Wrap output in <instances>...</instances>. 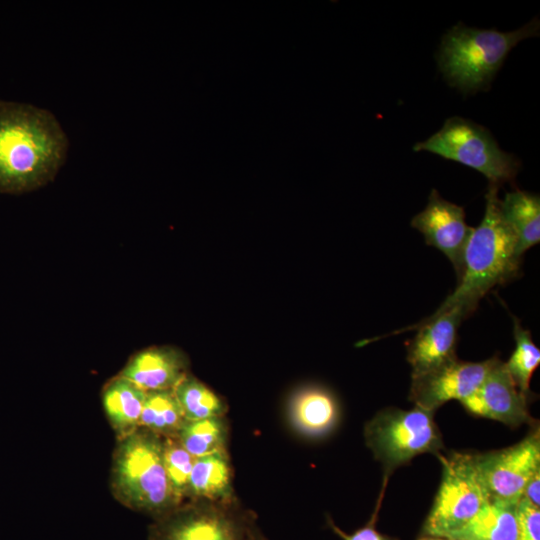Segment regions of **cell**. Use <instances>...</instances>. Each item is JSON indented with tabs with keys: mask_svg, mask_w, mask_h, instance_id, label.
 Instances as JSON below:
<instances>
[{
	"mask_svg": "<svg viewBox=\"0 0 540 540\" xmlns=\"http://www.w3.org/2000/svg\"><path fill=\"white\" fill-rule=\"evenodd\" d=\"M68 146L65 131L49 110L0 100V193H25L52 181Z\"/></svg>",
	"mask_w": 540,
	"mask_h": 540,
	"instance_id": "cell-1",
	"label": "cell"
},
{
	"mask_svg": "<svg viewBox=\"0 0 540 540\" xmlns=\"http://www.w3.org/2000/svg\"><path fill=\"white\" fill-rule=\"evenodd\" d=\"M498 188L488 186L484 216L466 245L457 286L437 311L458 307L469 316L489 290L519 273L521 259L516 255L515 236L501 214Z\"/></svg>",
	"mask_w": 540,
	"mask_h": 540,
	"instance_id": "cell-2",
	"label": "cell"
},
{
	"mask_svg": "<svg viewBox=\"0 0 540 540\" xmlns=\"http://www.w3.org/2000/svg\"><path fill=\"white\" fill-rule=\"evenodd\" d=\"M539 30L536 18L510 32L459 23L442 37L439 69L448 84L463 93L486 90L512 48L526 38L538 36Z\"/></svg>",
	"mask_w": 540,
	"mask_h": 540,
	"instance_id": "cell-3",
	"label": "cell"
},
{
	"mask_svg": "<svg viewBox=\"0 0 540 540\" xmlns=\"http://www.w3.org/2000/svg\"><path fill=\"white\" fill-rule=\"evenodd\" d=\"M113 480L124 504L156 519L181 504L165 470L163 438L147 429L139 427L121 438Z\"/></svg>",
	"mask_w": 540,
	"mask_h": 540,
	"instance_id": "cell-4",
	"label": "cell"
},
{
	"mask_svg": "<svg viewBox=\"0 0 540 540\" xmlns=\"http://www.w3.org/2000/svg\"><path fill=\"white\" fill-rule=\"evenodd\" d=\"M431 411L386 408L378 412L364 428L368 448L383 465L385 479L396 468L423 453L440 455L441 433Z\"/></svg>",
	"mask_w": 540,
	"mask_h": 540,
	"instance_id": "cell-5",
	"label": "cell"
},
{
	"mask_svg": "<svg viewBox=\"0 0 540 540\" xmlns=\"http://www.w3.org/2000/svg\"><path fill=\"white\" fill-rule=\"evenodd\" d=\"M413 150L427 151L473 168L489 184L498 187L512 182L520 168V161L503 151L486 128L459 116L448 118L439 131L416 143Z\"/></svg>",
	"mask_w": 540,
	"mask_h": 540,
	"instance_id": "cell-6",
	"label": "cell"
},
{
	"mask_svg": "<svg viewBox=\"0 0 540 540\" xmlns=\"http://www.w3.org/2000/svg\"><path fill=\"white\" fill-rule=\"evenodd\" d=\"M438 458L442 477L424 532L427 536L447 538L464 526L489 496L475 466L474 454L453 452Z\"/></svg>",
	"mask_w": 540,
	"mask_h": 540,
	"instance_id": "cell-7",
	"label": "cell"
},
{
	"mask_svg": "<svg viewBox=\"0 0 540 540\" xmlns=\"http://www.w3.org/2000/svg\"><path fill=\"white\" fill-rule=\"evenodd\" d=\"M254 514L236 502L195 500L156 519L149 540H246Z\"/></svg>",
	"mask_w": 540,
	"mask_h": 540,
	"instance_id": "cell-8",
	"label": "cell"
},
{
	"mask_svg": "<svg viewBox=\"0 0 540 540\" xmlns=\"http://www.w3.org/2000/svg\"><path fill=\"white\" fill-rule=\"evenodd\" d=\"M474 462L489 498L519 502L528 481L540 470L538 425L512 446L474 454Z\"/></svg>",
	"mask_w": 540,
	"mask_h": 540,
	"instance_id": "cell-9",
	"label": "cell"
},
{
	"mask_svg": "<svg viewBox=\"0 0 540 540\" xmlns=\"http://www.w3.org/2000/svg\"><path fill=\"white\" fill-rule=\"evenodd\" d=\"M496 359L468 362L456 357L429 372L412 377L409 399L416 407L431 412L448 401L461 402L481 385Z\"/></svg>",
	"mask_w": 540,
	"mask_h": 540,
	"instance_id": "cell-10",
	"label": "cell"
},
{
	"mask_svg": "<svg viewBox=\"0 0 540 540\" xmlns=\"http://www.w3.org/2000/svg\"><path fill=\"white\" fill-rule=\"evenodd\" d=\"M411 226L423 235L428 245L449 259L458 280L464 251L474 228L467 225L464 208L445 200L432 189L426 208L412 218Z\"/></svg>",
	"mask_w": 540,
	"mask_h": 540,
	"instance_id": "cell-11",
	"label": "cell"
},
{
	"mask_svg": "<svg viewBox=\"0 0 540 540\" xmlns=\"http://www.w3.org/2000/svg\"><path fill=\"white\" fill-rule=\"evenodd\" d=\"M466 317L462 309L451 307L436 311L417 325L399 330H418L407 346V361L412 368V377L429 372L457 357L458 328Z\"/></svg>",
	"mask_w": 540,
	"mask_h": 540,
	"instance_id": "cell-12",
	"label": "cell"
},
{
	"mask_svg": "<svg viewBox=\"0 0 540 540\" xmlns=\"http://www.w3.org/2000/svg\"><path fill=\"white\" fill-rule=\"evenodd\" d=\"M528 400L529 395L519 390L505 363L497 358L481 385L460 403L472 415L517 427L533 421Z\"/></svg>",
	"mask_w": 540,
	"mask_h": 540,
	"instance_id": "cell-13",
	"label": "cell"
},
{
	"mask_svg": "<svg viewBox=\"0 0 540 540\" xmlns=\"http://www.w3.org/2000/svg\"><path fill=\"white\" fill-rule=\"evenodd\" d=\"M286 415L295 433L307 439H321L336 429L341 413L339 403L330 390L308 385L291 395Z\"/></svg>",
	"mask_w": 540,
	"mask_h": 540,
	"instance_id": "cell-14",
	"label": "cell"
},
{
	"mask_svg": "<svg viewBox=\"0 0 540 540\" xmlns=\"http://www.w3.org/2000/svg\"><path fill=\"white\" fill-rule=\"evenodd\" d=\"M187 358L169 346L152 347L137 353L119 374L145 392L174 389L188 374Z\"/></svg>",
	"mask_w": 540,
	"mask_h": 540,
	"instance_id": "cell-15",
	"label": "cell"
},
{
	"mask_svg": "<svg viewBox=\"0 0 540 540\" xmlns=\"http://www.w3.org/2000/svg\"><path fill=\"white\" fill-rule=\"evenodd\" d=\"M518 502L489 498L480 510L460 529L451 533L452 540H516Z\"/></svg>",
	"mask_w": 540,
	"mask_h": 540,
	"instance_id": "cell-16",
	"label": "cell"
},
{
	"mask_svg": "<svg viewBox=\"0 0 540 540\" xmlns=\"http://www.w3.org/2000/svg\"><path fill=\"white\" fill-rule=\"evenodd\" d=\"M188 496L195 500L235 502L231 464L226 451L195 458Z\"/></svg>",
	"mask_w": 540,
	"mask_h": 540,
	"instance_id": "cell-17",
	"label": "cell"
},
{
	"mask_svg": "<svg viewBox=\"0 0 540 540\" xmlns=\"http://www.w3.org/2000/svg\"><path fill=\"white\" fill-rule=\"evenodd\" d=\"M503 218L516 239V255L523 254L540 242V197L537 194L515 189L500 199Z\"/></svg>",
	"mask_w": 540,
	"mask_h": 540,
	"instance_id": "cell-18",
	"label": "cell"
},
{
	"mask_svg": "<svg viewBox=\"0 0 540 540\" xmlns=\"http://www.w3.org/2000/svg\"><path fill=\"white\" fill-rule=\"evenodd\" d=\"M146 392L117 376L104 388L102 401L107 417L120 438L140 427Z\"/></svg>",
	"mask_w": 540,
	"mask_h": 540,
	"instance_id": "cell-19",
	"label": "cell"
},
{
	"mask_svg": "<svg viewBox=\"0 0 540 540\" xmlns=\"http://www.w3.org/2000/svg\"><path fill=\"white\" fill-rule=\"evenodd\" d=\"M185 421L173 389L146 392L141 428L162 438L177 437Z\"/></svg>",
	"mask_w": 540,
	"mask_h": 540,
	"instance_id": "cell-20",
	"label": "cell"
},
{
	"mask_svg": "<svg viewBox=\"0 0 540 540\" xmlns=\"http://www.w3.org/2000/svg\"><path fill=\"white\" fill-rule=\"evenodd\" d=\"M195 458L226 451L228 426L223 417L186 420L177 437Z\"/></svg>",
	"mask_w": 540,
	"mask_h": 540,
	"instance_id": "cell-21",
	"label": "cell"
},
{
	"mask_svg": "<svg viewBox=\"0 0 540 540\" xmlns=\"http://www.w3.org/2000/svg\"><path fill=\"white\" fill-rule=\"evenodd\" d=\"M185 420L223 417V399L194 376L187 374L173 389Z\"/></svg>",
	"mask_w": 540,
	"mask_h": 540,
	"instance_id": "cell-22",
	"label": "cell"
},
{
	"mask_svg": "<svg viewBox=\"0 0 540 540\" xmlns=\"http://www.w3.org/2000/svg\"><path fill=\"white\" fill-rule=\"evenodd\" d=\"M513 335L515 349L505 366L519 390L529 395L531 377L540 363V350L530 331L516 317H513Z\"/></svg>",
	"mask_w": 540,
	"mask_h": 540,
	"instance_id": "cell-23",
	"label": "cell"
},
{
	"mask_svg": "<svg viewBox=\"0 0 540 540\" xmlns=\"http://www.w3.org/2000/svg\"><path fill=\"white\" fill-rule=\"evenodd\" d=\"M164 466L176 496L182 501L188 496L189 480L195 457L176 437L163 438Z\"/></svg>",
	"mask_w": 540,
	"mask_h": 540,
	"instance_id": "cell-24",
	"label": "cell"
},
{
	"mask_svg": "<svg viewBox=\"0 0 540 540\" xmlns=\"http://www.w3.org/2000/svg\"><path fill=\"white\" fill-rule=\"evenodd\" d=\"M516 540H540V510L525 498L516 507Z\"/></svg>",
	"mask_w": 540,
	"mask_h": 540,
	"instance_id": "cell-25",
	"label": "cell"
},
{
	"mask_svg": "<svg viewBox=\"0 0 540 540\" xmlns=\"http://www.w3.org/2000/svg\"><path fill=\"white\" fill-rule=\"evenodd\" d=\"M330 527L335 533H337L343 540H390L387 537L380 534L373 526L372 522L366 526L358 529L352 534H346L340 530L332 521H329Z\"/></svg>",
	"mask_w": 540,
	"mask_h": 540,
	"instance_id": "cell-26",
	"label": "cell"
},
{
	"mask_svg": "<svg viewBox=\"0 0 540 540\" xmlns=\"http://www.w3.org/2000/svg\"><path fill=\"white\" fill-rule=\"evenodd\" d=\"M523 498L528 500L533 505L540 506V470H538L528 481Z\"/></svg>",
	"mask_w": 540,
	"mask_h": 540,
	"instance_id": "cell-27",
	"label": "cell"
},
{
	"mask_svg": "<svg viewBox=\"0 0 540 540\" xmlns=\"http://www.w3.org/2000/svg\"><path fill=\"white\" fill-rule=\"evenodd\" d=\"M246 540H269L267 539L257 526H254L249 532Z\"/></svg>",
	"mask_w": 540,
	"mask_h": 540,
	"instance_id": "cell-28",
	"label": "cell"
},
{
	"mask_svg": "<svg viewBox=\"0 0 540 540\" xmlns=\"http://www.w3.org/2000/svg\"><path fill=\"white\" fill-rule=\"evenodd\" d=\"M419 540H443V538L433 537V536H426V537L420 538Z\"/></svg>",
	"mask_w": 540,
	"mask_h": 540,
	"instance_id": "cell-29",
	"label": "cell"
},
{
	"mask_svg": "<svg viewBox=\"0 0 540 540\" xmlns=\"http://www.w3.org/2000/svg\"><path fill=\"white\" fill-rule=\"evenodd\" d=\"M443 540H452V539L443 538Z\"/></svg>",
	"mask_w": 540,
	"mask_h": 540,
	"instance_id": "cell-30",
	"label": "cell"
}]
</instances>
